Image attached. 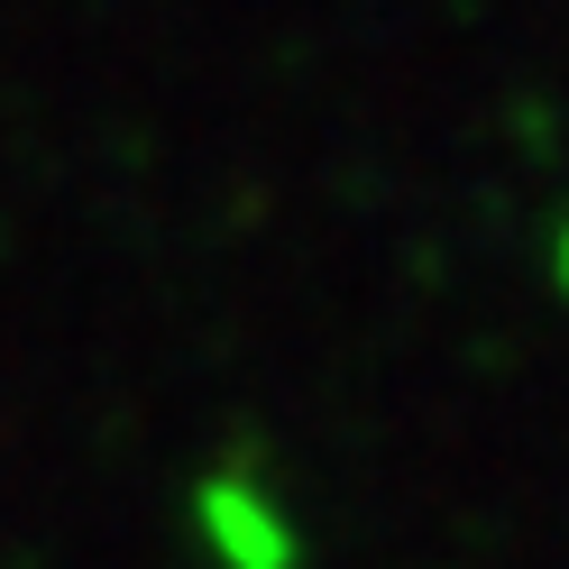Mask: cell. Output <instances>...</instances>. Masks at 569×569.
<instances>
[{"label":"cell","instance_id":"obj_1","mask_svg":"<svg viewBox=\"0 0 569 569\" xmlns=\"http://www.w3.org/2000/svg\"><path fill=\"white\" fill-rule=\"evenodd\" d=\"M560 284H569V230H560Z\"/></svg>","mask_w":569,"mask_h":569}]
</instances>
